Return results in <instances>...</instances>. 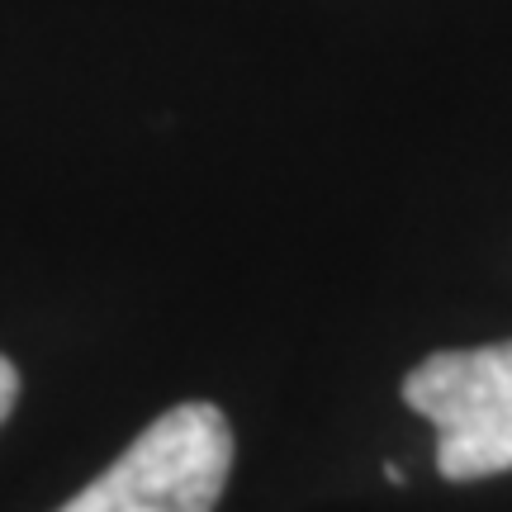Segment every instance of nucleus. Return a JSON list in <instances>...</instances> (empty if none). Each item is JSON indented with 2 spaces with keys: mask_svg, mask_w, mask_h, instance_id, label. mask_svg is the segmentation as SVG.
<instances>
[{
  "mask_svg": "<svg viewBox=\"0 0 512 512\" xmlns=\"http://www.w3.org/2000/svg\"><path fill=\"white\" fill-rule=\"evenodd\" d=\"M233 470V427L214 403H181L57 512H214Z\"/></svg>",
  "mask_w": 512,
  "mask_h": 512,
  "instance_id": "obj_1",
  "label": "nucleus"
},
{
  "mask_svg": "<svg viewBox=\"0 0 512 512\" xmlns=\"http://www.w3.org/2000/svg\"><path fill=\"white\" fill-rule=\"evenodd\" d=\"M403 403L437 427V465L470 484L512 470V342L437 351L403 380Z\"/></svg>",
  "mask_w": 512,
  "mask_h": 512,
  "instance_id": "obj_2",
  "label": "nucleus"
},
{
  "mask_svg": "<svg viewBox=\"0 0 512 512\" xmlns=\"http://www.w3.org/2000/svg\"><path fill=\"white\" fill-rule=\"evenodd\" d=\"M15 399H19V370L0 356V422L10 418V408H15Z\"/></svg>",
  "mask_w": 512,
  "mask_h": 512,
  "instance_id": "obj_3",
  "label": "nucleus"
}]
</instances>
